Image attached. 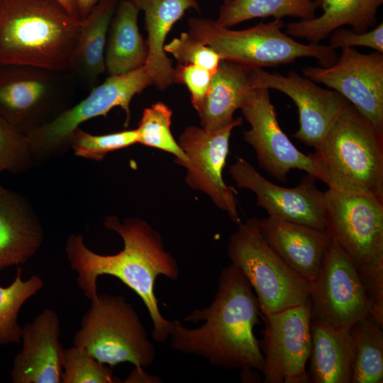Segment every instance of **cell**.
Here are the masks:
<instances>
[{
	"label": "cell",
	"instance_id": "b9f144b4",
	"mask_svg": "<svg viewBox=\"0 0 383 383\" xmlns=\"http://www.w3.org/2000/svg\"><path fill=\"white\" fill-rule=\"evenodd\" d=\"M223 1H229V0H223Z\"/></svg>",
	"mask_w": 383,
	"mask_h": 383
},
{
	"label": "cell",
	"instance_id": "3957f363",
	"mask_svg": "<svg viewBox=\"0 0 383 383\" xmlns=\"http://www.w3.org/2000/svg\"><path fill=\"white\" fill-rule=\"evenodd\" d=\"M82 24L57 0H1L0 67L71 72Z\"/></svg>",
	"mask_w": 383,
	"mask_h": 383
},
{
	"label": "cell",
	"instance_id": "9c48e42d",
	"mask_svg": "<svg viewBox=\"0 0 383 383\" xmlns=\"http://www.w3.org/2000/svg\"><path fill=\"white\" fill-rule=\"evenodd\" d=\"M152 84L153 79L144 66L125 74L109 76L75 106L26 133L31 154L48 155L60 150L70 143V136L80 124L93 118L106 116L114 107H121L125 111L127 126L133 98Z\"/></svg>",
	"mask_w": 383,
	"mask_h": 383
},
{
	"label": "cell",
	"instance_id": "ba28073f",
	"mask_svg": "<svg viewBox=\"0 0 383 383\" xmlns=\"http://www.w3.org/2000/svg\"><path fill=\"white\" fill-rule=\"evenodd\" d=\"M326 230L357 272L383 269V199L328 189Z\"/></svg>",
	"mask_w": 383,
	"mask_h": 383
},
{
	"label": "cell",
	"instance_id": "f546056e",
	"mask_svg": "<svg viewBox=\"0 0 383 383\" xmlns=\"http://www.w3.org/2000/svg\"><path fill=\"white\" fill-rule=\"evenodd\" d=\"M172 109L162 101L145 108L136 128L138 143L173 155L174 162L184 167L188 157L172 136Z\"/></svg>",
	"mask_w": 383,
	"mask_h": 383
},
{
	"label": "cell",
	"instance_id": "e575fe53",
	"mask_svg": "<svg viewBox=\"0 0 383 383\" xmlns=\"http://www.w3.org/2000/svg\"><path fill=\"white\" fill-rule=\"evenodd\" d=\"M213 73L193 65L177 64L173 70V83L184 84L191 96V102L197 111L209 91Z\"/></svg>",
	"mask_w": 383,
	"mask_h": 383
},
{
	"label": "cell",
	"instance_id": "30bf717a",
	"mask_svg": "<svg viewBox=\"0 0 383 383\" xmlns=\"http://www.w3.org/2000/svg\"><path fill=\"white\" fill-rule=\"evenodd\" d=\"M265 328L259 342L264 358L265 383H309L306 364L311 348L309 301L262 315Z\"/></svg>",
	"mask_w": 383,
	"mask_h": 383
},
{
	"label": "cell",
	"instance_id": "4316f807",
	"mask_svg": "<svg viewBox=\"0 0 383 383\" xmlns=\"http://www.w3.org/2000/svg\"><path fill=\"white\" fill-rule=\"evenodd\" d=\"M382 326L367 314L350 328L354 346L352 383L383 382Z\"/></svg>",
	"mask_w": 383,
	"mask_h": 383
},
{
	"label": "cell",
	"instance_id": "d590c367",
	"mask_svg": "<svg viewBox=\"0 0 383 383\" xmlns=\"http://www.w3.org/2000/svg\"><path fill=\"white\" fill-rule=\"evenodd\" d=\"M329 46L337 48L367 47L383 53V23L362 33L350 28H337L331 33Z\"/></svg>",
	"mask_w": 383,
	"mask_h": 383
},
{
	"label": "cell",
	"instance_id": "8d00e7d4",
	"mask_svg": "<svg viewBox=\"0 0 383 383\" xmlns=\"http://www.w3.org/2000/svg\"><path fill=\"white\" fill-rule=\"evenodd\" d=\"M101 0H75L82 19L85 18L94 7Z\"/></svg>",
	"mask_w": 383,
	"mask_h": 383
},
{
	"label": "cell",
	"instance_id": "2e32d148",
	"mask_svg": "<svg viewBox=\"0 0 383 383\" xmlns=\"http://www.w3.org/2000/svg\"><path fill=\"white\" fill-rule=\"evenodd\" d=\"M255 88L274 89L288 96L298 109L299 127L292 136L316 149L340 111L350 101L337 91L322 88L294 70L287 75L253 67Z\"/></svg>",
	"mask_w": 383,
	"mask_h": 383
},
{
	"label": "cell",
	"instance_id": "836d02e7",
	"mask_svg": "<svg viewBox=\"0 0 383 383\" xmlns=\"http://www.w3.org/2000/svg\"><path fill=\"white\" fill-rule=\"evenodd\" d=\"M165 52L170 53L177 64L193 65L215 73L221 57L211 47L194 39L188 32H183L164 45Z\"/></svg>",
	"mask_w": 383,
	"mask_h": 383
},
{
	"label": "cell",
	"instance_id": "f35d334b",
	"mask_svg": "<svg viewBox=\"0 0 383 383\" xmlns=\"http://www.w3.org/2000/svg\"><path fill=\"white\" fill-rule=\"evenodd\" d=\"M57 1H58L71 14L80 18L75 0Z\"/></svg>",
	"mask_w": 383,
	"mask_h": 383
},
{
	"label": "cell",
	"instance_id": "5b68a950",
	"mask_svg": "<svg viewBox=\"0 0 383 383\" xmlns=\"http://www.w3.org/2000/svg\"><path fill=\"white\" fill-rule=\"evenodd\" d=\"M187 25L194 39L211 47L222 59L252 67L284 65L301 57H313L320 66L328 67L338 57L329 45L301 43L282 32L286 25L282 19L238 30L211 18L190 17Z\"/></svg>",
	"mask_w": 383,
	"mask_h": 383
},
{
	"label": "cell",
	"instance_id": "d6a6232c",
	"mask_svg": "<svg viewBox=\"0 0 383 383\" xmlns=\"http://www.w3.org/2000/svg\"><path fill=\"white\" fill-rule=\"evenodd\" d=\"M31 152L26 133L0 116V168L19 172L30 162Z\"/></svg>",
	"mask_w": 383,
	"mask_h": 383
},
{
	"label": "cell",
	"instance_id": "cb8c5ba5",
	"mask_svg": "<svg viewBox=\"0 0 383 383\" xmlns=\"http://www.w3.org/2000/svg\"><path fill=\"white\" fill-rule=\"evenodd\" d=\"M189 9L200 12L199 1L152 0L144 10L148 46V58L144 67L152 78L154 84L160 90L173 84L174 68L164 50L165 39L173 26Z\"/></svg>",
	"mask_w": 383,
	"mask_h": 383
},
{
	"label": "cell",
	"instance_id": "7c38bea8",
	"mask_svg": "<svg viewBox=\"0 0 383 383\" xmlns=\"http://www.w3.org/2000/svg\"><path fill=\"white\" fill-rule=\"evenodd\" d=\"M242 123L243 118L238 117L217 131L187 126L180 134L178 141L188 157V162L184 166L187 169V184L192 189L206 194L237 225L241 223L237 192L224 182L223 170L229 151L231 133Z\"/></svg>",
	"mask_w": 383,
	"mask_h": 383
},
{
	"label": "cell",
	"instance_id": "52a82bcc",
	"mask_svg": "<svg viewBox=\"0 0 383 383\" xmlns=\"http://www.w3.org/2000/svg\"><path fill=\"white\" fill-rule=\"evenodd\" d=\"M227 252L231 264L255 290L262 315L308 302L311 282L292 270L268 245L257 217L238 225L230 237Z\"/></svg>",
	"mask_w": 383,
	"mask_h": 383
},
{
	"label": "cell",
	"instance_id": "d6986e66",
	"mask_svg": "<svg viewBox=\"0 0 383 383\" xmlns=\"http://www.w3.org/2000/svg\"><path fill=\"white\" fill-rule=\"evenodd\" d=\"M259 227L287 265L306 280H314L333 243L326 229L270 216L259 219Z\"/></svg>",
	"mask_w": 383,
	"mask_h": 383
},
{
	"label": "cell",
	"instance_id": "484cf974",
	"mask_svg": "<svg viewBox=\"0 0 383 383\" xmlns=\"http://www.w3.org/2000/svg\"><path fill=\"white\" fill-rule=\"evenodd\" d=\"M119 0H101L82 19L71 72L94 85L105 72L104 54L111 19Z\"/></svg>",
	"mask_w": 383,
	"mask_h": 383
},
{
	"label": "cell",
	"instance_id": "1f68e13d",
	"mask_svg": "<svg viewBox=\"0 0 383 383\" xmlns=\"http://www.w3.org/2000/svg\"><path fill=\"white\" fill-rule=\"evenodd\" d=\"M138 137L137 129L96 135L77 128L70 136V144L77 156L101 161L110 152L138 143Z\"/></svg>",
	"mask_w": 383,
	"mask_h": 383
},
{
	"label": "cell",
	"instance_id": "7bdbcfd3",
	"mask_svg": "<svg viewBox=\"0 0 383 383\" xmlns=\"http://www.w3.org/2000/svg\"><path fill=\"white\" fill-rule=\"evenodd\" d=\"M1 1V0H0V1Z\"/></svg>",
	"mask_w": 383,
	"mask_h": 383
},
{
	"label": "cell",
	"instance_id": "83f0119b",
	"mask_svg": "<svg viewBox=\"0 0 383 383\" xmlns=\"http://www.w3.org/2000/svg\"><path fill=\"white\" fill-rule=\"evenodd\" d=\"M316 9L313 0H229L221 6L216 22L229 28L255 18L291 16L309 20L316 17Z\"/></svg>",
	"mask_w": 383,
	"mask_h": 383
},
{
	"label": "cell",
	"instance_id": "ffe728a7",
	"mask_svg": "<svg viewBox=\"0 0 383 383\" xmlns=\"http://www.w3.org/2000/svg\"><path fill=\"white\" fill-rule=\"evenodd\" d=\"M43 241L42 226L28 204L0 184V271L26 262Z\"/></svg>",
	"mask_w": 383,
	"mask_h": 383
},
{
	"label": "cell",
	"instance_id": "8992f818",
	"mask_svg": "<svg viewBox=\"0 0 383 383\" xmlns=\"http://www.w3.org/2000/svg\"><path fill=\"white\" fill-rule=\"evenodd\" d=\"M90 301L74 345L109 367L123 362L136 369L150 366L155 349L133 305L121 296L104 294Z\"/></svg>",
	"mask_w": 383,
	"mask_h": 383
},
{
	"label": "cell",
	"instance_id": "9a60e30c",
	"mask_svg": "<svg viewBox=\"0 0 383 383\" xmlns=\"http://www.w3.org/2000/svg\"><path fill=\"white\" fill-rule=\"evenodd\" d=\"M229 172L235 186L256 195V205L268 216L326 229L325 192L316 186V177L307 174L295 187H280L242 157H237Z\"/></svg>",
	"mask_w": 383,
	"mask_h": 383
},
{
	"label": "cell",
	"instance_id": "ac0fdd59",
	"mask_svg": "<svg viewBox=\"0 0 383 383\" xmlns=\"http://www.w3.org/2000/svg\"><path fill=\"white\" fill-rule=\"evenodd\" d=\"M60 323L47 309L22 328L23 347L11 372L13 383H62L64 349L60 342Z\"/></svg>",
	"mask_w": 383,
	"mask_h": 383
},
{
	"label": "cell",
	"instance_id": "4dcf8cb0",
	"mask_svg": "<svg viewBox=\"0 0 383 383\" xmlns=\"http://www.w3.org/2000/svg\"><path fill=\"white\" fill-rule=\"evenodd\" d=\"M62 383L121 382L111 367L99 362L84 348L70 347L63 351Z\"/></svg>",
	"mask_w": 383,
	"mask_h": 383
},
{
	"label": "cell",
	"instance_id": "7a4b0ae2",
	"mask_svg": "<svg viewBox=\"0 0 383 383\" xmlns=\"http://www.w3.org/2000/svg\"><path fill=\"white\" fill-rule=\"evenodd\" d=\"M104 227L117 233L123 248L114 255H100L87 247L81 234H71L65 252L70 267L77 272V283L84 296H97V278L111 275L121 280L141 298L153 324L155 341L165 343L169 338L170 321L161 314L155 294V283L159 275L175 281L179 275L176 260L165 250L162 236L145 221L128 218L122 222L115 216H107Z\"/></svg>",
	"mask_w": 383,
	"mask_h": 383
},
{
	"label": "cell",
	"instance_id": "6da1fadb",
	"mask_svg": "<svg viewBox=\"0 0 383 383\" xmlns=\"http://www.w3.org/2000/svg\"><path fill=\"white\" fill-rule=\"evenodd\" d=\"M260 305L243 274L233 264L225 267L209 306L192 311L185 321L204 323L196 328L170 321L169 338L174 350L207 360L225 370H257L264 358L254 327L260 323Z\"/></svg>",
	"mask_w": 383,
	"mask_h": 383
},
{
	"label": "cell",
	"instance_id": "74e56055",
	"mask_svg": "<svg viewBox=\"0 0 383 383\" xmlns=\"http://www.w3.org/2000/svg\"><path fill=\"white\" fill-rule=\"evenodd\" d=\"M259 371L250 370L241 372V379L244 382H259L260 377L258 374Z\"/></svg>",
	"mask_w": 383,
	"mask_h": 383
},
{
	"label": "cell",
	"instance_id": "60d3db41",
	"mask_svg": "<svg viewBox=\"0 0 383 383\" xmlns=\"http://www.w3.org/2000/svg\"><path fill=\"white\" fill-rule=\"evenodd\" d=\"M2 172V170L0 168V172Z\"/></svg>",
	"mask_w": 383,
	"mask_h": 383
},
{
	"label": "cell",
	"instance_id": "4fadbf2b",
	"mask_svg": "<svg viewBox=\"0 0 383 383\" xmlns=\"http://www.w3.org/2000/svg\"><path fill=\"white\" fill-rule=\"evenodd\" d=\"M239 109L250 126L243 132V140L254 149L260 167L282 183L287 182V174L294 169L318 180L311 155L298 150L280 128L269 89H252Z\"/></svg>",
	"mask_w": 383,
	"mask_h": 383
},
{
	"label": "cell",
	"instance_id": "e0dca14e",
	"mask_svg": "<svg viewBox=\"0 0 383 383\" xmlns=\"http://www.w3.org/2000/svg\"><path fill=\"white\" fill-rule=\"evenodd\" d=\"M62 72L30 66L0 67V116L24 133L45 123Z\"/></svg>",
	"mask_w": 383,
	"mask_h": 383
},
{
	"label": "cell",
	"instance_id": "7402d4cb",
	"mask_svg": "<svg viewBox=\"0 0 383 383\" xmlns=\"http://www.w3.org/2000/svg\"><path fill=\"white\" fill-rule=\"evenodd\" d=\"M323 13L309 20L291 22L285 33L301 38L309 43H320L331 33L343 26H350L355 31L362 33L374 27L377 13L383 0H313Z\"/></svg>",
	"mask_w": 383,
	"mask_h": 383
},
{
	"label": "cell",
	"instance_id": "f1b7e54d",
	"mask_svg": "<svg viewBox=\"0 0 383 383\" xmlns=\"http://www.w3.org/2000/svg\"><path fill=\"white\" fill-rule=\"evenodd\" d=\"M21 274L22 268L18 267L13 282L6 287L0 286V345L18 344L21 341L22 328L18 322L19 311L44 284L38 275L23 281Z\"/></svg>",
	"mask_w": 383,
	"mask_h": 383
},
{
	"label": "cell",
	"instance_id": "5bb4252c",
	"mask_svg": "<svg viewBox=\"0 0 383 383\" xmlns=\"http://www.w3.org/2000/svg\"><path fill=\"white\" fill-rule=\"evenodd\" d=\"M302 73L341 94L383 130V53L365 54L354 48H344L333 65L307 66Z\"/></svg>",
	"mask_w": 383,
	"mask_h": 383
},
{
	"label": "cell",
	"instance_id": "277c9868",
	"mask_svg": "<svg viewBox=\"0 0 383 383\" xmlns=\"http://www.w3.org/2000/svg\"><path fill=\"white\" fill-rule=\"evenodd\" d=\"M309 155L318 180L329 189L383 199V130L350 102L337 114Z\"/></svg>",
	"mask_w": 383,
	"mask_h": 383
},
{
	"label": "cell",
	"instance_id": "44dd1931",
	"mask_svg": "<svg viewBox=\"0 0 383 383\" xmlns=\"http://www.w3.org/2000/svg\"><path fill=\"white\" fill-rule=\"evenodd\" d=\"M253 67L222 59L213 74L209 91L197 111L201 126L217 131L231 124L234 113L255 89Z\"/></svg>",
	"mask_w": 383,
	"mask_h": 383
},
{
	"label": "cell",
	"instance_id": "8fae6325",
	"mask_svg": "<svg viewBox=\"0 0 383 383\" xmlns=\"http://www.w3.org/2000/svg\"><path fill=\"white\" fill-rule=\"evenodd\" d=\"M309 303L311 320L350 329L370 313V304L357 268L333 239L318 273L311 282Z\"/></svg>",
	"mask_w": 383,
	"mask_h": 383
},
{
	"label": "cell",
	"instance_id": "603a6c76",
	"mask_svg": "<svg viewBox=\"0 0 383 383\" xmlns=\"http://www.w3.org/2000/svg\"><path fill=\"white\" fill-rule=\"evenodd\" d=\"M309 382L351 383L354 346L350 329L311 320Z\"/></svg>",
	"mask_w": 383,
	"mask_h": 383
},
{
	"label": "cell",
	"instance_id": "d4e9b609",
	"mask_svg": "<svg viewBox=\"0 0 383 383\" xmlns=\"http://www.w3.org/2000/svg\"><path fill=\"white\" fill-rule=\"evenodd\" d=\"M139 11L127 0H121L118 4L105 48V72L109 76L131 72L146 62L148 46L138 29Z\"/></svg>",
	"mask_w": 383,
	"mask_h": 383
},
{
	"label": "cell",
	"instance_id": "ab89813d",
	"mask_svg": "<svg viewBox=\"0 0 383 383\" xmlns=\"http://www.w3.org/2000/svg\"><path fill=\"white\" fill-rule=\"evenodd\" d=\"M135 5L140 11H144L152 0H127Z\"/></svg>",
	"mask_w": 383,
	"mask_h": 383
}]
</instances>
